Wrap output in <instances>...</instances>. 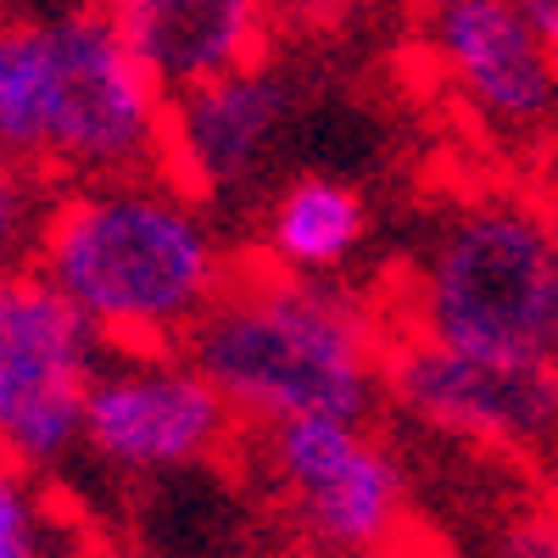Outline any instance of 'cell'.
Instances as JSON below:
<instances>
[{"mask_svg":"<svg viewBox=\"0 0 558 558\" xmlns=\"http://www.w3.org/2000/svg\"><path fill=\"white\" fill-rule=\"evenodd\" d=\"M17 458L0 452V558H28L45 547V508Z\"/></svg>","mask_w":558,"mask_h":558,"instance_id":"14","label":"cell"},{"mask_svg":"<svg viewBox=\"0 0 558 558\" xmlns=\"http://www.w3.org/2000/svg\"><path fill=\"white\" fill-rule=\"evenodd\" d=\"M45 207L51 202H45V191H39V173L0 151V274L34 263Z\"/></svg>","mask_w":558,"mask_h":558,"instance_id":"13","label":"cell"},{"mask_svg":"<svg viewBox=\"0 0 558 558\" xmlns=\"http://www.w3.org/2000/svg\"><path fill=\"white\" fill-rule=\"evenodd\" d=\"M553 274H558V223H553Z\"/></svg>","mask_w":558,"mask_h":558,"instance_id":"17","label":"cell"},{"mask_svg":"<svg viewBox=\"0 0 558 558\" xmlns=\"http://www.w3.org/2000/svg\"><path fill=\"white\" fill-rule=\"evenodd\" d=\"M391 397L425 430L481 447H536L558 430V357H486L413 336L386 357Z\"/></svg>","mask_w":558,"mask_h":558,"instance_id":"8","label":"cell"},{"mask_svg":"<svg viewBox=\"0 0 558 558\" xmlns=\"http://www.w3.org/2000/svg\"><path fill=\"white\" fill-rule=\"evenodd\" d=\"M408 7H413V12H425V17H430V12H441V7H447V0H408Z\"/></svg>","mask_w":558,"mask_h":558,"instance_id":"16","label":"cell"},{"mask_svg":"<svg viewBox=\"0 0 558 558\" xmlns=\"http://www.w3.org/2000/svg\"><path fill=\"white\" fill-rule=\"evenodd\" d=\"M241 413L179 347H107L84 397V452L118 475H191L235 441Z\"/></svg>","mask_w":558,"mask_h":558,"instance_id":"7","label":"cell"},{"mask_svg":"<svg viewBox=\"0 0 558 558\" xmlns=\"http://www.w3.org/2000/svg\"><path fill=\"white\" fill-rule=\"evenodd\" d=\"M413 336L486 357H558L553 223L520 202L452 213L413 274Z\"/></svg>","mask_w":558,"mask_h":558,"instance_id":"4","label":"cell"},{"mask_svg":"<svg viewBox=\"0 0 558 558\" xmlns=\"http://www.w3.org/2000/svg\"><path fill=\"white\" fill-rule=\"evenodd\" d=\"M368 235V207L352 184L330 173H302L263 213V246L291 274H336Z\"/></svg>","mask_w":558,"mask_h":558,"instance_id":"12","label":"cell"},{"mask_svg":"<svg viewBox=\"0 0 558 558\" xmlns=\"http://www.w3.org/2000/svg\"><path fill=\"white\" fill-rule=\"evenodd\" d=\"M168 89L107 7L0 23V151L34 173H162Z\"/></svg>","mask_w":558,"mask_h":558,"instance_id":"2","label":"cell"},{"mask_svg":"<svg viewBox=\"0 0 558 558\" xmlns=\"http://www.w3.org/2000/svg\"><path fill=\"white\" fill-rule=\"evenodd\" d=\"M514 7L525 12V23L547 39V51L558 57V0H514Z\"/></svg>","mask_w":558,"mask_h":558,"instance_id":"15","label":"cell"},{"mask_svg":"<svg viewBox=\"0 0 558 558\" xmlns=\"http://www.w3.org/2000/svg\"><path fill=\"white\" fill-rule=\"evenodd\" d=\"M34 268L107 347H179L229 274L196 196L151 173L73 179L45 207Z\"/></svg>","mask_w":558,"mask_h":558,"instance_id":"1","label":"cell"},{"mask_svg":"<svg viewBox=\"0 0 558 558\" xmlns=\"http://www.w3.org/2000/svg\"><path fill=\"white\" fill-rule=\"evenodd\" d=\"M291 123H296V89L263 62L184 84L168 96L162 173L191 196H229L268 168Z\"/></svg>","mask_w":558,"mask_h":558,"instance_id":"9","label":"cell"},{"mask_svg":"<svg viewBox=\"0 0 558 558\" xmlns=\"http://www.w3.org/2000/svg\"><path fill=\"white\" fill-rule=\"evenodd\" d=\"M430 51L486 123L531 129L558 107V57L514 0H447L430 12Z\"/></svg>","mask_w":558,"mask_h":558,"instance_id":"10","label":"cell"},{"mask_svg":"<svg viewBox=\"0 0 558 558\" xmlns=\"http://www.w3.org/2000/svg\"><path fill=\"white\" fill-rule=\"evenodd\" d=\"M107 341L34 263L0 274V452L57 470L84 441V397Z\"/></svg>","mask_w":558,"mask_h":558,"instance_id":"5","label":"cell"},{"mask_svg":"<svg viewBox=\"0 0 558 558\" xmlns=\"http://www.w3.org/2000/svg\"><path fill=\"white\" fill-rule=\"evenodd\" d=\"M263 430L268 492L324 553H380L397 547L408 520V486L380 436L352 413H296Z\"/></svg>","mask_w":558,"mask_h":558,"instance_id":"6","label":"cell"},{"mask_svg":"<svg viewBox=\"0 0 558 558\" xmlns=\"http://www.w3.org/2000/svg\"><path fill=\"white\" fill-rule=\"evenodd\" d=\"M179 352L229 397L246 425H274L296 413L368 418L386 357L368 313L324 286V274L246 268L223 274L218 296L184 330Z\"/></svg>","mask_w":558,"mask_h":558,"instance_id":"3","label":"cell"},{"mask_svg":"<svg viewBox=\"0 0 558 558\" xmlns=\"http://www.w3.org/2000/svg\"><path fill=\"white\" fill-rule=\"evenodd\" d=\"M101 7L168 96L263 62L268 0H101Z\"/></svg>","mask_w":558,"mask_h":558,"instance_id":"11","label":"cell"}]
</instances>
